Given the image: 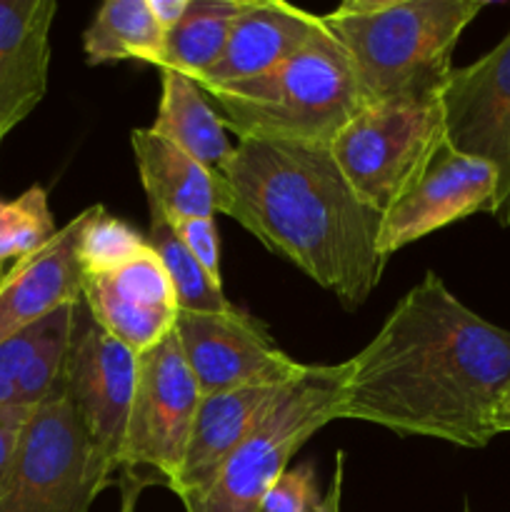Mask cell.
Returning a JSON list of instances; mask_svg holds the SVG:
<instances>
[{
	"mask_svg": "<svg viewBox=\"0 0 510 512\" xmlns=\"http://www.w3.org/2000/svg\"><path fill=\"white\" fill-rule=\"evenodd\" d=\"M443 140L440 95L380 100L358 110L335 135L330 153L355 195L383 215L410 188Z\"/></svg>",
	"mask_w": 510,
	"mask_h": 512,
	"instance_id": "52a82bcc",
	"label": "cell"
},
{
	"mask_svg": "<svg viewBox=\"0 0 510 512\" xmlns=\"http://www.w3.org/2000/svg\"><path fill=\"white\" fill-rule=\"evenodd\" d=\"M345 378L348 360L308 365L230 453L208 488L183 500L185 512H260L295 453L320 428L338 420Z\"/></svg>",
	"mask_w": 510,
	"mask_h": 512,
	"instance_id": "5b68a950",
	"label": "cell"
},
{
	"mask_svg": "<svg viewBox=\"0 0 510 512\" xmlns=\"http://www.w3.org/2000/svg\"><path fill=\"white\" fill-rule=\"evenodd\" d=\"M83 215L58 228L38 253L15 263L0 278V343L43 320L53 310L83 303L78 238Z\"/></svg>",
	"mask_w": 510,
	"mask_h": 512,
	"instance_id": "9a60e30c",
	"label": "cell"
},
{
	"mask_svg": "<svg viewBox=\"0 0 510 512\" xmlns=\"http://www.w3.org/2000/svg\"><path fill=\"white\" fill-rule=\"evenodd\" d=\"M55 233L58 228L45 188L33 185L15 200H0V275L28 255L38 253Z\"/></svg>",
	"mask_w": 510,
	"mask_h": 512,
	"instance_id": "cb8c5ba5",
	"label": "cell"
},
{
	"mask_svg": "<svg viewBox=\"0 0 510 512\" xmlns=\"http://www.w3.org/2000/svg\"><path fill=\"white\" fill-rule=\"evenodd\" d=\"M290 383L238 388L200 398L183 465L170 483V490L180 500H185L208 488L210 480L230 458V453L243 443L245 435L258 425V420L278 403Z\"/></svg>",
	"mask_w": 510,
	"mask_h": 512,
	"instance_id": "e0dca14e",
	"label": "cell"
},
{
	"mask_svg": "<svg viewBox=\"0 0 510 512\" xmlns=\"http://www.w3.org/2000/svg\"><path fill=\"white\" fill-rule=\"evenodd\" d=\"M148 245L163 263L168 273L170 285H173L175 300H178V313H230L235 308L223 293V285L215 283L198 260L190 255L183 240L178 238L173 225L158 213H150Z\"/></svg>",
	"mask_w": 510,
	"mask_h": 512,
	"instance_id": "603a6c76",
	"label": "cell"
},
{
	"mask_svg": "<svg viewBox=\"0 0 510 512\" xmlns=\"http://www.w3.org/2000/svg\"><path fill=\"white\" fill-rule=\"evenodd\" d=\"M328 33L323 15L280 0H248L218 63L195 83L203 90L260 78Z\"/></svg>",
	"mask_w": 510,
	"mask_h": 512,
	"instance_id": "5bb4252c",
	"label": "cell"
},
{
	"mask_svg": "<svg viewBox=\"0 0 510 512\" xmlns=\"http://www.w3.org/2000/svg\"><path fill=\"white\" fill-rule=\"evenodd\" d=\"M508 388L510 330L425 273L348 360L338 420L478 450L495 438L493 415Z\"/></svg>",
	"mask_w": 510,
	"mask_h": 512,
	"instance_id": "6da1fadb",
	"label": "cell"
},
{
	"mask_svg": "<svg viewBox=\"0 0 510 512\" xmlns=\"http://www.w3.org/2000/svg\"><path fill=\"white\" fill-rule=\"evenodd\" d=\"M248 0H190L188 13L165 33L160 68L200 80L223 55Z\"/></svg>",
	"mask_w": 510,
	"mask_h": 512,
	"instance_id": "7402d4cb",
	"label": "cell"
},
{
	"mask_svg": "<svg viewBox=\"0 0 510 512\" xmlns=\"http://www.w3.org/2000/svg\"><path fill=\"white\" fill-rule=\"evenodd\" d=\"M175 338L203 398L238 388L285 385L308 368L285 355L265 325L240 308L218 315L178 313Z\"/></svg>",
	"mask_w": 510,
	"mask_h": 512,
	"instance_id": "9c48e42d",
	"label": "cell"
},
{
	"mask_svg": "<svg viewBox=\"0 0 510 512\" xmlns=\"http://www.w3.org/2000/svg\"><path fill=\"white\" fill-rule=\"evenodd\" d=\"M498 195V168L488 160L458 153L443 140L410 188L383 213L380 253L390 258L445 225L475 213H495Z\"/></svg>",
	"mask_w": 510,
	"mask_h": 512,
	"instance_id": "30bf717a",
	"label": "cell"
},
{
	"mask_svg": "<svg viewBox=\"0 0 510 512\" xmlns=\"http://www.w3.org/2000/svg\"><path fill=\"white\" fill-rule=\"evenodd\" d=\"M80 308L63 305L0 343V410H33L63 385Z\"/></svg>",
	"mask_w": 510,
	"mask_h": 512,
	"instance_id": "ac0fdd59",
	"label": "cell"
},
{
	"mask_svg": "<svg viewBox=\"0 0 510 512\" xmlns=\"http://www.w3.org/2000/svg\"><path fill=\"white\" fill-rule=\"evenodd\" d=\"M135 378L138 353L110 338L93 320L78 323L65 365V393L90 438L118 470L123 468Z\"/></svg>",
	"mask_w": 510,
	"mask_h": 512,
	"instance_id": "7c38bea8",
	"label": "cell"
},
{
	"mask_svg": "<svg viewBox=\"0 0 510 512\" xmlns=\"http://www.w3.org/2000/svg\"><path fill=\"white\" fill-rule=\"evenodd\" d=\"M483 8V0H348L323 20L368 105L438 98L455 45Z\"/></svg>",
	"mask_w": 510,
	"mask_h": 512,
	"instance_id": "3957f363",
	"label": "cell"
},
{
	"mask_svg": "<svg viewBox=\"0 0 510 512\" xmlns=\"http://www.w3.org/2000/svg\"><path fill=\"white\" fill-rule=\"evenodd\" d=\"M225 215L273 253L358 310L378 288L388 258L380 253L383 215L355 195L330 145L243 138L218 173Z\"/></svg>",
	"mask_w": 510,
	"mask_h": 512,
	"instance_id": "7a4b0ae2",
	"label": "cell"
},
{
	"mask_svg": "<svg viewBox=\"0 0 510 512\" xmlns=\"http://www.w3.org/2000/svg\"><path fill=\"white\" fill-rule=\"evenodd\" d=\"M140 183L148 195L150 213H158L170 225L193 218H215L228 210V195L213 170L200 165L173 143L150 128L130 133Z\"/></svg>",
	"mask_w": 510,
	"mask_h": 512,
	"instance_id": "d6986e66",
	"label": "cell"
},
{
	"mask_svg": "<svg viewBox=\"0 0 510 512\" xmlns=\"http://www.w3.org/2000/svg\"><path fill=\"white\" fill-rule=\"evenodd\" d=\"M178 238L183 240L185 248L190 250L200 268L210 275L218 285H223V273H220V238L215 218H193L173 225Z\"/></svg>",
	"mask_w": 510,
	"mask_h": 512,
	"instance_id": "4316f807",
	"label": "cell"
},
{
	"mask_svg": "<svg viewBox=\"0 0 510 512\" xmlns=\"http://www.w3.org/2000/svg\"><path fill=\"white\" fill-rule=\"evenodd\" d=\"M323 495L318 493V475L313 463L288 468L268 490L260 512H320Z\"/></svg>",
	"mask_w": 510,
	"mask_h": 512,
	"instance_id": "484cf974",
	"label": "cell"
},
{
	"mask_svg": "<svg viewBox=\"0 0 510 512\" xmlns=\"http://www.w3.org/2000/svg\"><path fill=\"white\" fill-rule=\"evenodd\" d=\"M150 130L215 175L225 168L235 150L228 128L210 105L208 95L193 78L178 70L160 68L158 115Z\"/></svg>",
	"mask_w": 510,
	"mask_h": 512,
	"instance_id": "ffe728a7",
	"label": "cell"
},
{
	"mask_svg": "<svg viewBox=\"0 0 510 512\" xmlns=\"http://www.w3.org/2000/svg\"><path fill=\"white\" fill-rule=\"evenodd\" d=\"M150 483H155V480L145 478V475L140 473H128V470H123V480H120V512H135L140 493H143Z\"/></svg>",
	"mask_w": 510,
	"mask_h": 512,
	"instance_id": "f546056e",
	"label": "cell"
},
{
	"mask_svg": "<svg viewBox=\"0 0 510 512\" xmlns=\"http://www.w3.org/2000/svg\"><path fill=\"white\" fill-rule=\"evenodd\" d=\"M163 45L165 33L155 23L148 0H108L83 33L88 65L135 60L160 68Z\"/></svg>",
	"mask_w": 510,
	"mask_h": 512,
	"instance_id": "44dd1931",
	"label": "cell"
},
{
	"mask_svg": "<svg viewBox=\"0 0 510 512\" xmlns=\"http://www.w3.org/2000/svg\"><path fill=\"white\" fill-rule=\"evenodd\" d=\"M200 398L175 330L155 348L140 353L123 470L138 473V468H148L155 483L170 488L183 465Z\"/></svg>",
	"mask_w": 510,
	"mask_h": 512,
	"instance_id": "ba28073f",
	"label": "cell"
},
{
	"mask_svg": "<svg viewBox=\"0 0 510 512\" xmlns=\"http://www.w3.org/2000/svg\"><path fill=\"white\" fill-rule=\"evenodd\" d=\"M465 512H468V510H465Z\"/></svg>",
	"mask_w": 510,
	"mask_h": 512,
	"instance_id": "e575fe53",
	"label": "cell"
},
{
	"mask_svg": "<svg viewBox=\"0 0 510 512\" xmlns=\"http://www.w3.org/2000/svg\"><path fill=\"white\" fill-rule=\"evenodd\" d=\"M235 140L330 145L365 100L343 45L328 33L260 78L203 90Z\"/></svg>",
	"mask_w": 510,
	"mask_h": 512,
	"instance_id": "277c9868",
	"label": "cell"
},
{
	"mask_svg": "<svg viewBox=\"0 0 510 512\" xmlns=\"http://www.w3.org/2000/svg\"><path fill=\"white\" fill-rule=\"evenodd\" d=\"M83 305L110 338L145 353L168 338L178 320V300L153 248L110 270L83 275Z\"/></svg>",
	"mask_w": 510,
	"mask_h": 512,
	"instance_id": "4fadbf2b",
	"label": "cell"
},
{
	"mask_svg": "<svg viewBox=\"0 0 510 512\" xmlns=\"http://www.w3.org/2000/svg\"><path fill=\"white\" fill-rule=\"evenodd\" d=\"M343 480H345V453L338 450L335 453V473L330 478L328 493L323 495V505H320V512H340V505H343Z\"/></svg>",
	"mask_w": 510,
	"mask_h": 512,
	"instance_id": "4dcf8cb0",
	"label": "cell"
},
{
	"mask_svg": "<svg viewBox=\"0 0 510 512\" xmlns=\"http://www.w3.org/2000/svg\"><path fill=\"white\" fill-rule=\"evenodd\" d=\"M80 215L83 225L78 238V258L83 275L128 263L150 248L143 233L130 228L125 220L105 213L103 205H90Z\"/></svg>",
	"mask_w": 510,
	"mask_h": 512,
	"instance_id": "d4e9b609",
	"label": "cell"
},
{
	"mask_svg": "<svg viewBox=\"0 0 510 512\" xmlns=\"http://www.w3.org/2000/svg\"><path fill=\"white\" fill-rule=\"evenodd\" d=\"M115 473L60 385L25 420L0 488V512H88Z\"/></svg>",
	"mask_w": 510,
	"mask_h": 512,
	"instance_id": "8992f818",
	"label": "cell"
},
{
	"mask_svg": "<svg viewBox=\"0 0 510 512\" xmlns=\"http://www.w3.org/2000/svg\"><path fill=\"white\" fill-rule=\"evenodd\" d=\"M493 430L498 433H510V388L505 390V395L500 398L498 408H495L493 415Z\"/></svg>",
	"mask_w": 510,
	"mask_h": 512,
	"instance_id": "1f68e13d",
	"label": "cell"
},
{
	"mask_svg": "<svg viewBox=\"0 0 510 512\" xmlns=\"http://www.w3.org/2000/svg\"><path fill=\"white\" fill-rule=\"evenodd\" d=\"M188 5L190 0H148L150 13H153L155 23L163 28V33H168L183 20V15L188 13Z\"/></svg>",
	"mask_w": 510,
	"mask_h": 512,
	"instance_id": "f1b7e54d",
	"label": "cell"
},
{
	"mask_svg": "<svg viewBox=\"0 0 510 512\" xmlns=\"http://www.w3.org/2000/svg\"><path fill=\"white\" fill-rule=\"evenodd\" d=\"M30 413L33 410H0V488H3L15 445H18V438Z\"/></svg>",
	"mask_w": 510,
	"mask_h": 512,
	"instance_id": "83f0119b",
	"label": "cell"
},
{
	"mask_svg": "<svg viewBox=\"0 0 510 512\" xmlns=\"http://www.w3.org/2000/svg\"><path fill=\"white\" fill-rule=\"evenodd\" d=\"M440 108L450 148L498 168L493 215L500 225H510V30L483 58L453 68L440 90Z\"/></svg>",
	"mask_w": 510,
	"mask_h": 512,
	"instance_id": "8fae6325",
	"label": "cell"
},
{
	"mask_svg": "<svg viewBox=\"0 0 510 512\" xmlns=\"http://www.w3.org/2000/svg\"><path fill=\"white\" fill-rule=\"evenodd\" d=\"M0 278H3V275H0Z\"/></svg>",
	"mask_w": 510,
	"mask_h": 512,
	"instance_id": "836d02e7",
	"label": "cell"
},
{
	"mask_svg": "<svg viewBox=\"0 0 510 512\" xmlns=\"http://www.w3.org/2000/svg\"><path fill=\"white\" fill-rule=\"evenodd\" d=\"M55 0H0V125L23 123L48 93Z\"/></svg>",
	"mask_w": 510,
	"mask_h": 512,
	"instance_id": "2e32d148",
	"label": "cell"
},
{
	"mask_svg": "<svg viewBox=\"0 0 510 512\" xmlns=\"http://www.w3.org/2000/svg\"><path fill=\"white\" fill-rule=\"evenodd\" d=\"M3 135H5V130H3V125H0V140H3Z\"/></svg>",
	"mask_w": 510,
	"mask_h": 512,
	"instance_id": "d6a6232c",
	"label": "cell"
}]
</instances>
